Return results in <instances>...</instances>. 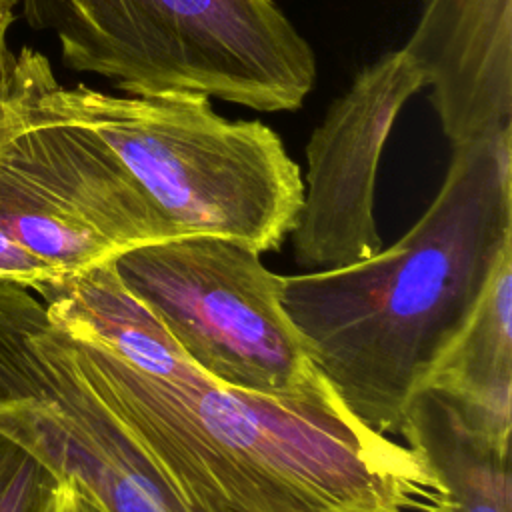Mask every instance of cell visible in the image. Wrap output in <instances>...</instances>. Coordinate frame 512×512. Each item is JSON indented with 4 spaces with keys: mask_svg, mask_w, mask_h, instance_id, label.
I'll return each instance as SVG.
<instances>
[{
    "mask_svg": "<svg viewBox=\"0 0 512 512\" xmlns=\"http://www.w3.org/2000/svg\"><path fill=\"white\" fill-rule=\"evenodd\" d=\"M54 342L196 512H406L434 486L330 384L268 398L198 370L120 284L112 260L34 290Z\"/></svg>",
    "mask_w": 512,
    "mask_h": 512,
    "instance_id": "obj_1",
    "label": "cell"
},
{
    "mask_svg": "<svg viewBox=\"0 0 512 512\" xmlns=\"http://www.w3.org/2000/svg\"><path fill=\"white\" fill-rule=\"evenodd\" d=\"M512 252V124L452 146L442 186L392 246L284 276L282 304L344 408L398 434L410 396Z\"/></svg>",
    "mask_w": 512,
    "mask_h": 512,
    "instance_id": "obj_2",
    "label": "cell"
},
{
    "mask_svg": "<svg viewBox=\"0 0 512 512\" xmlns=\"http://www.w3.org/2000/svg\"><path fill=\"white\" fill-rule=\"evenodd\" d=\"M52 32L62 64L124 94L196 92L256 112H294L316 54L274 0H18Z\"/></svg>",
    "mask_w": 512,
    "mask_h": 512,
    "instance_id": "obj_3",
    "label": "cell"
},
{
    "mask_svg": "<svg viewBox=\"0 0 512 512\" xmlns=\"http://www.w3.org/2000/svg\"><path fill=\"white\" fill-rule=\"evenodd\" d=\"M44 100L116 154L176 236H220L262 254L292 234L304 178L266 122L226 118L196 92L114 96L56 76Z\"/></svg>",
    "mask_w": 512,
    "mask_h": 512,
    "instance_id": "obj_4",
    "label": "cell"
},
{
    "mask_svg": "<svg viewBox=\"0 0 512 512\" xmlns=\"http://www.w3.org/2000/svg\"><path fill=\"white\" fill-rule=\"evenodd\" d=\"M16 64V96L0 124V230L60 278L176 238L116 154L44 100L50 60L22 46Z\"/></svg>",
    "mask_w": 512,
    "mask_h": 512,
    "instance_id": "obj_5",
    "label": "cell"
},
{
    "mask_svg": "<svg viewBox=\"0 0 512 512\" xmlns=\"http://www.w3.org/2000/svg\"><path fill=\"white\" fill-rule=\"evenodd\" d=\"M112 266L128 294L218 384L268 398L326 384L282 304L284 276L250 246L176 236L122 252Z\"/></svg>",
    "mask_w": 512,
    "mask_h": 512,
    "instance_id": "obj_6",
    "label": "cell"
},
{
    "mask_svg": "<svg viewBox=\"0 0 512 512\" xmlns=\"http://www.w3.org/2000/svg\"><path fill=\"white\" fill-rule=\"evenodd\" d=\"M0 434L106 512H196L68 366L42 298L2 280Z\"/></svg>",
    "mask_w": 512,
    "mask_h": 512,
    "instance_id": "obj_7",
    "label": "cell"
},
{
    "mask_svg": "<svg viewBox=\"0 0 512 512\" xmlns=\"http://www.w3.org/2000/svg\"><path fill=\"white\" fill-rule=\"evenodd\" d=\"M424 90L408 56L390 50L364 66L326 108L306 144L304 200L292 230L298 264L330 270L376 254L380 158L400 110Z\"/></svg>",
    "mask_w": 512,
    "mask_h": 512,
    "instance_id": "obj_8",
    "label": "cell"
},
{
    "mask_svg": "<svg viewBox=\"0 0 512 512\" xmlns=\"http://www.w3.org/2000/svg\"><path fill=\"white\" fill-rule=\"evenodd\" d=\"M402 52L452 146L510 124L512 0H428Z\"/></svg>",
    "mask_w": 512,
    "mask_h": 512,
    "instance_id": "obj_9",
    "label": "cell"
},
{
    "mask_svg": "<svg viewBox=\"0 0 512 512\" xmlns=\"http://www.w3.org/2000/svg\"><path fill=\"white\" fill-rule=\"evenodd\" d=\"M398 434L434 486L422 512H512L510 442L494 438L452 396L420 386Z\"/></svg>",
    "mask_w": 512,
    "mask_h": 512,
    "instance_id": "obj_10",
    "label": "cell"
},
{
    "mask_svg": "<svg viewBox=\"0 0 512 512\" xmlns=\"http://www.w3.org/2000/svg\"><path fill=\"white\" fill-rule=\"evenodd\" d=\"M422 386L452 396L494 438L512 426V252L494 270L472 316L434 362Z\"/></svg>",
    "mask_w": 512,
    "mask_h": 512,
    "instance_id": "obj_11",
    "label": "cell"
},
{
    "mask_svg": "<svg viewBox=\"0 0 512 512\" xmlns=\"http://www.w3.org/2000/svg\"><path fill=\"white\" fill-rule=\"evenodd\" d=\"M58 482L44 462L0 434V512H44Z\"/></svg>",
    "mask_w": 512,
    "mask_h": 512,
    "instance_id": "obj_12",
    "label": "cell"
},
{
    "mask_svg": "<svg viewBox=\"0 0 512 512\" xmlns=\"http://www.w3.org/2000/svg\"><path fill=\"white\" fill-rule=\"evenodd\" d=\"M58 278L60 276L52 266L0 230V280L34 290L36 286Z\"/></svg>",
    "mask_w": 512,
    "mask_h": 512,
    "instance_id": "obj_13",
    "label": "cell"
},
{
    "mask_svg": "<svg viewBox=\"0 0 512 512\" xmlns=\"http://www.w3.org/2000/svg\"><path fill=\"white\" fill-rule=\"evenodd\" d=\"M44 512H106L92 496H88L76 480L60 478Z\"/></svg>",
    "mask_w": 512,
    "mask_h": 512,
    "instance_id": "obj_14",
    "label": "cell"
},
{
    "mask_svg": "<svg viewBox=\"0 0 512 512\" xmlns=\"http://www.w3.org/2000/svg\"><path fill=\"white\" fill-rule=\"evenodd\" d=\"M18 88L16 54L8 48V32L0 34V124L4 122Z\"/></svg>",
    "mask_w": 512,
    "mask_h": 512,
    "instance_id": "obj_15",
    "label": "cell"
},
{
    "mask_svg": "<svg viewBox=\"0 0 512 512\" xmlns=\"http://www.w3.org/2000/svg\"><path fill=\"white\" fill-rule=\"evenodd\" d=\"M18 0H0V34L10 32V26L14 22V8Z\"/></svg>",
    "mask_w": 512,
    "mask_h": 512,
    "instance_id": "obj_16",
    "label": "cell"
}]
</instances>
